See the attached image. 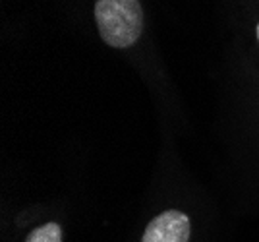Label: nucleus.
<instances>
[{"mask_svg":"<svg viewBox=\"0 0 259 242\" xmlns=\"http://www.w3.org/2000/svg\"><path fill=\"white\" fill-rule=\"evenodd\" d=\"M95 22L101 39L114 49L132 47L143 31L140 0H97Z\"/></svg>","mask_w":259,"mask_h":242,"instance_id":"obj_1","label":"nucleus"},{"mask_svg":"<svg viewBox=\"0 0 259 242\" xmlns=\"http://www.w3.org/2000/svg\"><path fill=\"white\" fill-rule=\"evenodd\" d=\"M190 240V219L176 209H168L145 227L141 242H188Z\"/></svg>","mask_w":259,"mask_h":242,"instance_id":"obj_2","label":"nucleus"},{"mask_svg":"<svg viewBox=\"0 0 259 242\" xmlns=\"http://www.w3.org/2000/svg\"><path fill=\"white\" fill-rule=\"evenodd\" d=\"M25 242H62V229L58 223H47L29 232Z\"/></svg>","mask_w":259,"mask_h":242,"instance_id":"obj_3","label":"nucleus"},{"mask_svg":"<svg viewBox=\"0 0 259 242\" xmlns=\"http://www.w3.org/2000/svg\"><path fill=\"white\" fill-rule=\"evenodd\" d=\"M257 39H259V23H257Z\"/></svg>","mask_w":259,"mask_h":242,"instance_id":"obj_4","label":"nucleus"}]
</instances>
